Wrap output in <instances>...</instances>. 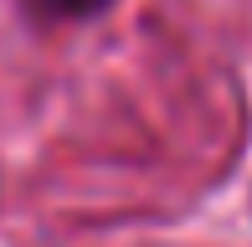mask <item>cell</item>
<instances>
[{"instance_id": "1", "label": "cell", "mask_w": 252, "mask_h": 247, "mask_svg": "<svg viewBox=\"0 0 252 247\" xmlns=\"http://www.w3.org/2000/svg\"><path fill=\"white\" fill-rule=\"evenodd\" d=\"M113 5L119 0H26V16L41 21V26H83V21H98Z\"/></svg>"}]
</instances>
